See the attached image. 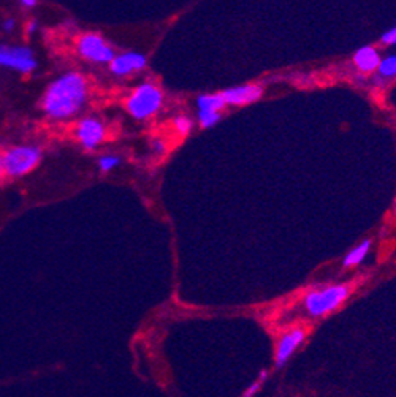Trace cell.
<instances>
[{
  "mask_svg": "<svg viewBox=\"0 0 396 397\" xmlns=\"http://www.w3.org/2000/svg\"><path fill=\"white\" fill-rule=\"evenodd\" d=\"M87 97L89 85L86 76L78 72H68L48 86L41 108L54 121L70 119L85 108Z\"/></svg>",
  "mask_w": 396,
  "mask_h": 397,
  "instance_id": "cell-1",
  "label": "cell"
},
{
  "mask_svg": "<svg viewBox=\"0 0 396 397\" xmlns=\"http://www.w3.org/2000/svg\"><path fill=\"white\" fill-rule=\"evenodd\" d=\"M227 107L220 94H203L197 97V114H220Z\"/></svg>",
  "mask_w": 396,
  "mask_h": 397,
  "instance_id": "cell-12",
  "label": "cell"
},
{
  "mask_svg": "<svg viewBox=\"0 0 396 397\" xmlns=\"http://www.w3.org/2000/svg\"><path fill=\"white\" fill-rule=\"evenodd\" d=\"M378 75L380 80L393 78V76H396V54H388L387 58L380 59V64L378 67Z\"/></svg>",
  "mask_w": 396,
  "mask_h": 397,
  "instance_id": "cell-14",
  "label": "cell"
},
{
  "mask_svg": "<svg viewBox=\"0 0 396 397\" xmlns=\"http://www.w3.org/2000/svg\"><path fill=\"white\" fill-rule=\"evenodd\" d=\"M380 41L384 45H396V26L393 27V29L387 31L384 35H382Z\"/></svg>",
  "mask_w": 396,
  "mask_h": 397,
  "instance_id": "cell-20",
  "label": "cell"
},
{
  "mask_svg": "<svg viewBox=\"0 0 396 397\" xmlns=\"http://www.w3.org/2000/svg\"><path fill=\"white\" fill-rule=\"evenodd\" d=\"M38 2L37 0H23V2H21V5L24 6V9H32V6H36Z\"/></svg>",
  "mask_w": 396,
  "mask_h": 397,
  "instance_id": "cell-23",
  "label": "cell"
},
{
  "mask_svg": "<svg viewBox=\"0 0 396 397\" xmlns=\"http://www.w3.org/2000/svg\"><path fill=\"white\" fill-rule=\"evenodd\" d=\"M121 165V158L117 157V156H102L99 158V168L103 171V173H109V171H113L114 168H117V166Z\"/></svg>",
  "mask_w": 396,
  "mask_h": 397,
  "instance_id": "cell-16",
  "label": "cell"
},
{
  "mask_svg": "<svg viewBox=\"0 0 396 397\" xmlns=\"http://www.w3.org/2000/svg\"><path fill=\"white\" fill-rule=\"evenodd\" d=\"M76 51L82 59L92 64H111L116 58L114 50L99 33H82L76 40Z\"/></svg>",
  "mask_w": 396,
  "mask_h": 397,
  "instance_id": "cell-5",
  "label": "cell"
},
{
  "mask_svg": "<svg viewBox=\"0 0 396 397\" xmlns=\"http://www.w3.org/2000/svg\"><path fill=\"white\" fill-rule=\"evenodd\" d=\"M350 291L352 288L349 283L330 285V287L321 290H312L303 299L304 309L314 318L325 317L335 312L339 305H343L346 299L350 296Z\"/></svg>",
  "mask_w": 396,
  "mask_h": 397,
  "instance_id": "cell-2",
  "label": "cell"
},
{
  "mask_svg": "<svg viewBox=\"0 0 396 397\" xmlns=\"http://www.w3.org/2000/svg\"><path fill=\"white\" fill-rule=\"evenodd\" d=\"M222 99L225 104H232V107H242V104H249L254 102H259L263 95V87L259 85H245L230 87L220 92Z\"/></svg>",
  "mask_w": 396,
  "mask_h": 397,
  "instance_id": "cell-9",
  "label": "cell"
},
{
  "mask_svg": "<svg viewBox=\"0 0 396 397\" xmlns=\"http://www.w3.org/2000/svg\"><path fill=\"white\" fill-rule=\"evenodd\" d=\"M267 375L268 372L267 371H263L260 375H259V379H257L255 381H252L251 385H249L246 389H245V393H242V397H254L257 393L260 391L262 386H263V381L267 380Z\"/></svg>",
  "mask_w": 396,
  "mask_h": 397,
  "instance_id": "cell-17",
  "label": "cell"
},
{
  "mask_svg": "<svg viewBox=\"0 0 396 397\" xmlns=\"http://www.w3.org/2000/svg\"><path fill=\"white\" fill-rule=\"evenodd\" d=\"M151 149L154 154L157 156H164L165 152H166V143H165V139L162 138H154L151 141Z\"/></svg>",
  "mask_w": 396,
  "mask_h": 397,
  "instance_id": "cell-19",
  "label": "cell"
},
{
  "mask_svg": "<svg viewBox=\"0 0 396 397\" xmlns=\"http://www.w3.org/2000/svg\"><path fill=\"white\" fill-rule=\"evenodd\" d=\"M306 339V330L298 326L286 331L277 340L276 353H274V366L279 369L287 364V361L294 357V353L301 347V344Z\"/></svg>",
  "mask_w": 396,
  "mask_h": 397,
  "instance_id": "cell-7",
  "label": "cell"
},
{
  "mask_svg": "<svg viewBox=\"0 0 396 397\" xmlns=\"http://www.w3.org/2000/svg\"><path fill=\"white\" fill-rule=\"evenodd\" d=\"M5 176V170H4V156L0 154V179Z\"/></svg>",
  "mask_w": 396,
  "mask_h": 397,
  "instance_id": "cell-24",
  "label": "cell"
},
{
  "mask_svg": "<svg viewBox=\"0 0 396 397\" xmlns=\"http://www.w3.org/2000/svg\"><path fill=\"white\" fill-rule=\"evenodd\" d=\"M162 90L154 82H143V85L132 90V94L126 100V108L134 119L146 121L157 114V111L162 108Z\"/></svg>",
  "mask_w": 396,
  "mask_h": 397,
  "instance_id": "cell-3",
  "label": "cell"
},
{
  "mask_svg": "<svg viewBox=\"0 0 396 397\" xmlns=\"http://www.w3.org/2000/svg\"><path fill=\"white\" fill-rule=\"evenodd\" d=\"M75 135L82 148L95 149L97 146L105 141L107 130L102 121L95 119V117H85L76 124Z\"/></svg>",
  "mask_w": 396,
  "mask_h": 397,
  "instance_id": "cell-8",
  "label": "cell"
},
{
  "mask_svg": "<svg viewBox=\"0 0 396 397\" xmlns=\"http://www.w3.org/2000/svg\"><path fill=\"white\" fill-rule=\"evenodd\" d=\"M371 244L373 242L368 239V241L360 242L358 246L353 247L350 252L346 255V259L343 261L344 268H355V266H358V264L366 259V255H368V252H370V249H371Z\"/></svg>",
  "mask_w": 396,
  "mask_h": 397,
  "instance_id": "cell-13",
  "label": "cell"
},
{
  "mask_svg": "<svg viewBox=\"0 0 396 397\" xmlns=\"http://www.w3.org/2000/svg\"><path fill=\"white\" fill-rule=\"evenodd\" d=\"M37 29H38V23H37V21H29V23H27L26 32L29 33V35H32L33 32H37Z\"/></svg>",
  "mask_w": 396,
  "mask_h": 397,
  "instance_id": "cell-21",
  "label": "cell"
},
{
  "mask_svg": "<svg viewBox=\"0 0 396 397\" xmlns=\"http://www.w3.org/2000/svg\"><path fill=\"white\" fill-rule=\"evenodd\" d=\"M146 67V55L140 53L117 54L109 64V70L116 76H127L134 72H140Z\"/></svg>",
  "mask_w": 396,
  "mask_h": 397,
  "instance_id": "cell-10",
  "label": "cell"
},
{
  "mask_svg": "<svg viewBox=\"0 0 396 397\" xmlns=\"http://www.w3.org/2000/svg\"><path fill=\"white\" fill-rule=\"evenodd\" d=\"M0 67L31 73L37 67V60L31 50L23 46H0Z\"/></svg>",
  "mask_w": 396,
  "mask_h": 397,
  "instance_id": "cell-6",
  "label": "cell"
},
{
  "mask_svg": "<svg viewBox=\"0 0 396 397\" xmlns=\"http://www.w3.org/2000/svg\"><path fill=\"white\" fill-rule=\"evenodd\" d=\"M197 117L201 129H211L220 121L222 114H197Z\"/></svg>",
  "mask_w": 396,
  "mask_h": 397,
  "instance_id": "cell-18",
  "label": "cell"
},
{
  "mask_svg": "<svg viewBox=\"0 0 396 397\" xmlns=\"http://www.w3.org/2000/svg\"><path fill=\"white\" fill-rule=\"evenodd\" d=\"M173 127H175V130L178 131L181 136H187L192 131L193 122H192L191 117L181 114V116H176L175 119H173Z\"/></svg>",
  "mask_w": 396,
  "mask_h": 397,
  "instance_id": "cell-15",
  "label": "cell"
},
{
  "mask_svg": "<svg viewBox=\"0 0 396 397\" xmlns=\"http://www.w3.org/2000/svg\"><path fill=\"white\" fill-rule=\"evenodd\" d=\"M15 26H16L15 19H6L5 23H4V31H6V32H11L13 29H15Z\"/></svg>",
  "mask_w": 396,
  "mask_h": 397,
  "instance_id": "cell-22",
  "label": "cell"
},
{
  "mask_svg": "<svg viewBox=\"0 0 396 397\" xmlns=\"http://www.w3.org/2000/svg\"><path fill=\"white\" fill-rule=\"evenodd\" d=\"M353 62L357 68L363 73L378 72V67L380 64V55L374 46H361L360 50L353 54Z\"/></svg>",
  "mask_w": 396,
  "mask_h": 397,
  "instance_id": "cell-11",
  "label": "cell"
},
{
  "mask_svg": "<svg viewBox=\"0 0 396 397\" xmlns=\"http://www.w3.org/2000/svg\"><path fill=\"white\" fill-rule=\"evenodd\" d=\"M2 156L5 176L21 178L37 168L41 160V149L38 146H16Z\"/></svg>",
  "mask_w": 396,
  "mask_h": 397,
  "instance_id": "cell-4",
  "label": "cell"
}]
</instances>
